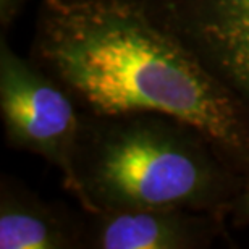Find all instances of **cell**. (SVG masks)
<instances>
[{"label": "cell", "instance_id": "cell-6", "mask_svg": "<svg viewBox=\"0 0 249 249\" xmlns=\"http://www.w3.org/2000/svg\"><path fill=\"white\" fill-rule=\"evenodd\" d=\"M83 209L49 202L12 175L0 178V249H81Z\"/></svg>", "mask_w": 249, "mask_h": 249}, {"label": "cell", "instance_id": "cell-1", "mask_svg": "<svg viewBox=\"0 0 249 249\" xmlns=\"http://www.w3.org/2000/svg\"><path fill=\"white\" fill-rule=\"evenodd\" d=\"M28 57L83 113L177 118L249 181L248 113L142 0H41Z\"/></svg>", "mask_w": 249, "mask_h": 249}, {"label": "cell", "instance_id": "cell-4", "mask_svg": "<svg viewBox=\"0 0 249 249\" xmlns=\"http://www.w3.org/2000/svg\"><path fill=\"white\" fill-rule=\"evenodd\" d=\"M249 117V0H142Z\"/></svg>", "mask_w": 249, "mask_h": 249}, {"label": "cell", "instance_id": "cell-7", "mask_svg": "<svg viewBox=\"0 0 249 249\" xmlns=\"http://www.w3.org/2000/svg\"><path fill=\"white\" fill-rule=\"evenodd\" d=\"M233 225L235 227H248L249 225V181L246 183L240 194L231 204L230 215Z\"/></svg>", "mask_w": 249, "mask_h": 249}, {"label": "cell", "instance_id": "cell-8", "mask_svg": "<svg viewBox=\"0 0 249 249\" xmlns=\"http://www.w3.org/2000/svg\"><path fill=\"white\" fill-rule=\"evenodd\" d=\"M28 0H0V26L2 31L7 29L15 23V19L19 17L26 7Z\"/></svg>", "mask_w": 249, "mask_h": 249}, {"label": "cell", "instance_id": "cell-5", "mask_svg": "<svg viewBox=\"0 0 249 249\" xmlns=\"http://www.w3.org/2000/svg\"><path fill=\"white\" fill-rule=\"evenodd\" d=\"M230 240L227 217L191 209L83 211L81 249H207Z\"/></svg>", "mask_w": 249, "mask_h": 249}, {"label": "cell", "instance_id": "cell-3", "mask_svg": "<svg viewBox=\"0 0 249 249\" xmlns=\"http://www.w3.org/2000/svg\"><path fill=\"white\" fill-rule=\"evenodd\" d=\"M0 117L5 144L41 157L60 172L62 185L81 204L74 154L81 110L67 89L0 37Z\"/></svg>", "mask_w": 249, "mask_h": 249}, {"label": "cell", "instance_id": "cell-2", "mask_svg": "<svg viewBox=\"0 0 249 249\" xmlns=\"http://www.w3.org/2000/svg\"><path fill=\"white\" fill-rule=\"evenodd\" d=\"M74 172L86 212L177 207L228 218L248 183L196 128L159 113L81 112Z\"/></svg>", "mask_w": 249, "mask_h": 249}]
</instances>
